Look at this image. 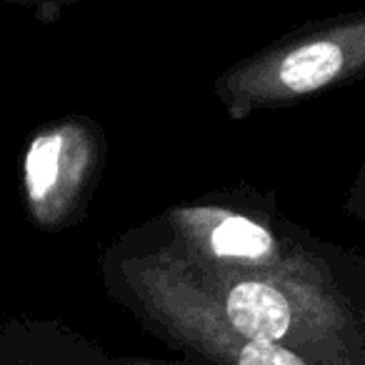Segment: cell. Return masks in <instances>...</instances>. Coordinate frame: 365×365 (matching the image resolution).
Wrapping results in <instances>:
<instances>
[{"instance_id":"obj_1","label":"cell","mask_w":365,"mask_h":365,"mask_svg":"<svg viewBox=\"0 0 365 365\" xmlns=\"http://www.w3.org/2000/svg\"><path fill=\"white\" fill-rule=\"evenodd\" d=\"M115 288L123 305L153 335L210 365H313L283 345L230 330L208 293L173 253L123 260Z\"/></svg>"},{"instance_id":"obj_2","label":"cell","mask_w":365,"mask_h":365,"mask_svg":"<svg viewBox=\"0 0 365 365\" xmlns=\"http://www.w3.org/2000/svg\"><path fill=\"white\" fill-rule=\"evenodd\" d=\"M350 63L348 36L315 38L278 56L265 73H250V96L258 101L298 98L330 86Z\"/></svg>"},{"instance_id":"obj_3","label":"cell","mask_w":365,"mask_h":365,"mask_svg":"<svg viewBox=\"0 0 365 365\" xmlns=\"http://www.w3.org/2000/svg\"><path fill=\"white\" fill-rule=\"evenodd\" d=\"M0 365H108V353L68 330L8 325L0 330Z\"/></svg>"},{"instance_id":"obj_4","label":"cell","mask_w":365,"mask_h":365,"mask_svg":"<svg viewBox=\"0 0 365 365\" xmlns=\"http://www.w3.org/2000/svg\"><path fill=\"white\" fill-rule=\"evenodd\" d=\"M68 155L66 133H41L26 153V190L33 205H46L63 180V158Z\"/></svg>"},{"instance_id":"obj_5","label":"cell","mask_w":365,"mask_h":365,"mask_svg":"<svg viewBox=\"0 0 365 365\" xmlns=\"http://www.w3.org/2000/svg\"><path fill=\"white\" fill-rule=\"evenodd\" d=\"M108 365H185V363H168L155 358H113L108 355Z\"/></svg>"}]
</instances>
